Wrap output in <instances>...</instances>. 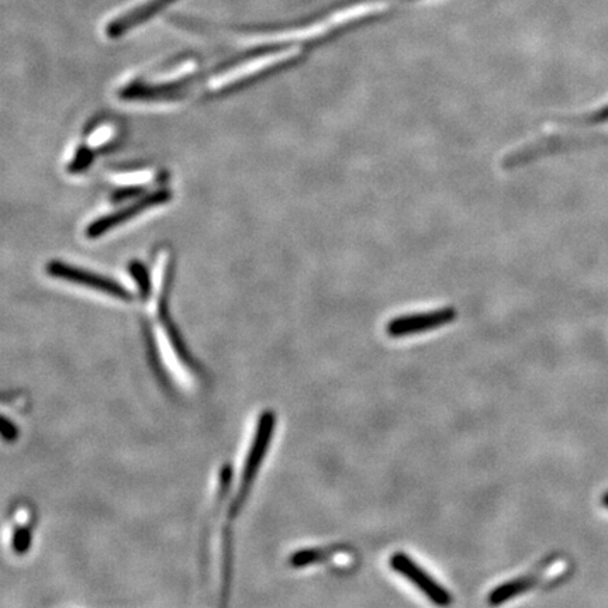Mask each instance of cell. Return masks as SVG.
Masks as SVG:
<instances>
[{"mask_svg":"<svg viewBox=\"0 0 608 608\" xmlns=\"http://www.w3.org/2000/svg\"><path fill=\"white\" fill-rule=\"evenodd\" d=\"M276 428V414L272 410H266L258 418L257 427H255L254 437H252L250 451L245 458L243 473H241L240 485H238L236 496L233 502L228 507L227 525L224 530V548H223V594L228 593L231 579V525L240 516L243 511L245 502L250 496L252 486L264 464L268 449L271 447L272 438H274Z\"/></svg>","mask_w":608,"mask_h":608,"instance_id":"cell-1","label":"cell"},{"mask_svg":"<svg viewBox=\"0 0 608 608\" xmlns=\"http://www.w3.org/2000/svg\"><path fill=\"white\" fill-rule=\"evenodd\" d=\"M47 274L53 276V278L74 283V285L96 290V292L113 297V299L123 300V302L133 300V293L114 279L86 271V269L78 268V266L65 264V262H50L47 265Z\"/></svg>","mask_w":608,"mask_h":608,"instance_id":"cell-2","label":"cell"},{"mask_svg":"<svg viewBox=\"0 0 608 608\" xmlns=\"http://www.w3.org/2000/svg\"><path fill=\"white\" fill-rule=\"evenodd\" d=\"M390 568L396 570L404 579L409 580L421 593L426 594L428 599L437 606H448L451 604L452 596L441 583L431 578L430 573L426 572L416 561L404 552H396L390 556Z\"/></svg>","mask_w":608,"mask_h":608,"instance_id":"cell-3","label":"cell"},{"mask_svg":"<svg viewBox=\"0 0 608 608\" xmlns=\"http://www.w3.org/2000/svg\"><path fill=\"white\" fill-rule=\"evenodd\" d=\"M171 190L158 189L154 192L148 193L143 198L138 199L133 205L124 206L117 212L110 213L109 216L100 217V219L93 221L91 226L86 230V237L88 238H99L103 234L109 233L113 228L119 227L120 224L126 223L138 214L150 210L152 207L165 205L168 200H171Z\"/></svg>","mask_w":608,"mask_h":608,"instance_id":"cell-4","label":"cell"},{"mask_svg":"<svg viewBox=\"0 0 608 608\" xmlns=\"http://www.w3.org/2000/svg\"><path fill=\"white\" fill-rule=\"evenodd\" d=\"M456 317H458V313L454 307H444V309L424 313L404 314V316L390 320L386 331L393 338L407 337V335L427 333V331L447 326L449 323H454Z\"/></svg>","mask_w":608,"mask_h":608,"instance_id":"cell-5","label":"cell"},{"mask_svg":"<svg viewBox=\"0 0 608 608\" xmlns=\"http://www.w3.org/2000/svg\"><path fill=\"white\" fill-rule=\"evenodd\" d=\"M176 0H148L143 5L129 10L124 15L112 20L106 27V34L109 38H119L130 30L136 29L141 24L157 16L162 10L174 5Z\"/></svg>","mask_w":608,"mask_h":608,"instance_id":"cell-6","label":"cell"},{"mask_svg":"<svg viewBox=\"0 0 608 608\" xmlns=\"http://www.w3.org/2000/svg\"><path fill=\"white\" fill-rule=\"evenodd\" d=\"M549 565H551V563H547V565L542 566V568H538L535 572L528 573V575L510 580V582L503 583V585L496 587V589L489 594V603L492 604V606H499V604L506 603V601L528 592V590L537 586L538 583L547 576L544 575V573L547 572Z\"/></svg>","mask_w":608,"mask_h":608,"instance_id":"cell-7","label":"cell"},{"mask_svg":"<svg viewBox=\"0 0 608 608\" xmlns=\"http://www.w3.org/2000/svg\"><path fill=\"white\" fill-rule=\"evenodd\" d=\"M338 554L340 552L335 547L300 549V551H296L295 554L290 555L289 565L297 569L307 568V566L316 565V563L326 562L327 559L334 558Z\"/></svg>","mask_w":608,"mask_h":608,"instance_id":"cell-8","label":"cell"},{"mask_svg":"<svg viewBox=\"0 0 608 608\" xmlns=\"http://www.w3.org/2000/svg\"><path fill=\"white\" fill-rule=\"evenodd\" d=\"M31 541H33V531L30 524L20 523L13 527L12 549L15 554H26L31 547Z\"/></svg>","mask_w":608,"mask_h":608,"instance_id":"cell-9","label":"cell"},{"mask_svg":"<svg viewBox=\"0 0 608 608\" xmlns=\"http://www.w3.org/2000/svg\"><path fill=\"white\" fill-rule=\"evenodd\" d=\"M569 124H578V126H596V124L608 122V105L601 107L596 112L587 114V116L576 117V119L566 120Z\"/></svg>","mask_w":608,"mask_h":608,"instance_id":"cell-10","label":"cell"},{"mask_svg":"<svg viewBox=\"0 0 608 608\" xmlns=\"http://www.w3.org/2000/svg\"><path fill=\"white\" fill-rule=\"evenodd\" d=\"M19 435V430L12 421L9 420L8 417L2 418V437L5 438V441H15Z\"/></svg>","mask_w":608,"mask_h":608,"instance_id":"cell-11","label":"cell"}]
</instances>
